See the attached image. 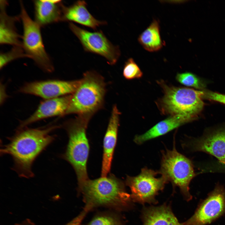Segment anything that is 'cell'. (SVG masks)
<instances>
[{
  "instance_id": "1",
  "label": "cell",
  "mask_w": 225,
  "mask_h": 225,
  "mask_svg": "<svg viewBox=\"0 0 225 225\" xmlns=\"http://www.w3.org/2000/svg\"><path fill=\"white\" fill-rule=\"evenodd\" d=\"M59 127L57 125L43 128L18 129L9 138L8 142L2 145L0 155H10L12 158V170L20 177L29 178L34 174L33 163L38 156L55 140V135L50 134Z\"/></svg>"
},
{
  "instance_id": "2",
  "label": "cell",
  "mask_w": 225,
  "mask_h": 225,
  "mask_svg": "<svg viewBox=\"0 0 225 225\" xmlns=\"http://www.w3.org/2000/svg\"><path fill=\"white\" fill-rule=\"evenodd\" d=\"M78 186L85 206L91 210L99 206L123 209L128 208L132 200L123 182L112 174L88 179Z\"/></svg>"
},
{
  "instance_id": "3",
  "label": "cell",
  "mask_w": 225,
  "mask_h": 225,
  "mask_svg": "<svg viewBox=\"0 0 225 225\" xmlns=\"http://www.w3.org/2000/svg\"><path fill=\"white\" fill-rule=\"evenodd\" d=\"M91 117L78 116L64 123L68 141L61 157L70 163L77 175L78 185L88 179L87 169L89 145L86 130Z\"/></svg>"
},
{
  "instance_id": "4",
  "label": "cell",
  "mask_w": 225,
  "mask_h": 225,
  "mask_svg": "<svg viewBox=\"0 0 225 225\" xmlns=\"http://www.w3.org/2000/svg\"><path fill=\"white\" fill-rule=\"evenodd\" d=\"M102 77L92 71L84 73L77 88L72 94L65 115L71 114L91 117L102 107L106 92Z\"/></svg>"
},
{
  "instance_id": "5",
  "label": "cell",
  "mask_w": 225,
  "mask_h": 225,
  "mask_svg": "<svg viewBox=\"0 0 225 225\" xmlns=\"http://www.w3.org/2000/svg\"><path fill=\"white\" fill-rule=\"evenodd\" d=\"M160 83L164 93L158 102L162 113L182 116L191 122L198 119L204 105L203 90L170 86L162 82Z\"/></svg>"
},
{
  "instance_id": "6",
  "label": "cell",
  "mask_w": 225,
  "mask_h": 225,
  "mask_svg": "<svg viewBox=\"0 0 225 225\" xmlns=\"http://www.w3.org/2000/svg\"><path fill=\"white\" fill-rule=\"evenodd\" d=\"M159 172L171 182L173 188H179L186 200L191 199L189 185L195 175L193 165L189 159L177 151L174 145L172 150L163 153Z\"/></svg>"
},
{
  "instance_id": "7",
  "label": "cell",
  "mask_w": 225,
  "mask_h": 225,
  "mask_svg": "<svg viewBox=\"0 0 225 225\" xmlns=\"http://www.w3.org/2000/svg\"><path fill=\"white\" fill-rule=\"evenodd\" d=\"M19 15L23 28L22 47L28 58L44 71L52 72L54 67L51 60L46 52L43 44L41 27L29 17L23 3L20 2Z\"/></svg>"
},
{
  "instance_id": "8",
  "label": "cell",
  "mask_w": 225,
  "mask_h": 225,
  "mask_svg": "<svg viewBox=\"0 0 225 225\" xmlns=\"http://www.w3.org/2000/svg\"><path fill=\"white\" fill-rule=\"evenodd\" d=\"M159 171L146 168H142L140 173L137 176H127L126 183L130 188L131 197L133 202L143 204L157 203L156 196L168 182L163 175L156 177Z\"/></svg>"
},
{
  "instance_id": "9",
  "label": "cell",
  "mask_w": 225,
  "mask_h": 225,
  "mask_svg": "<svg viewBox=\"0 0 225 225\" xmlns=\"http://www.w3.org/2000/svg\"><path fill=\"white\" fill-rule=\"evenodd\" d=\"M69 26L85 51L101 56L110 65L116 63L120 55L119 48L113 45L101 31L90 32L71 22Z\"/></svg>"
},
{
  "instance_id": "10",
  "label": "cell",
  "mask_w": 225,
  "mask_h": 225,
  "mask_svg": "<svg viewBox=\"0 0 225 225\" xmlns=\"http://www.w3.org/2000/svg\"><path fill=\"white\" fill-rule=\"evenodd\" d=\"M225 213V189L217 185L201 203L194 213L185 222L186 225H206Z\"/></svg>"
},
{
  "instance_id": "11",
  "label": "cell",
  "mask_w": 225,
  "mask_h": 225,
  "mask_svg": "<svg viewBox=\"0 0 225 225\" xmlns=\"http://www.w3.org/2000/svg\"><path fill=\"white\" fill-rule=\"evenodd\" d=\"M80 80H49L25 83L18 92L32 95L45 100L72 95L78 87Z\"/></svg>"
},
{
  "instance_id": "12",
  "label": "cell",
  "mask_w": 225,
  "mask_h": 225,
  "mask_svg": "<svg viewBox=\"0 0 225 225\" xmlns=\"http://www.w3.org/2000/svg\"><path fill=\"white\" fill-rule=\"evenodd\" d=\"M72 95L45 100L29 117L21 121L18 129L42 119L56 116L65 115L68 108Z\"/></svg>"
},
{
  "instance_id": "13",
  "label": "cell",
  "mask_w": 225,
  "mask_h": 225,
  "mask_svg": "<svg viewBox=\"0 0 225 225\" xmlns=\"http://www.w3.org/2000/svg\"><path fill=\"white\" fill-rule=\"evenodd\" d=\"M120 112L117 107L113 106L103 142V154L101 176H107L110 172L116 145Z\"/></svg>"
},
{
  "instance_id": "14",
  "label": "cell",
  "mask_w": 225,
  "mask_h": 225,
  "mask_svg": "<svg viewBox=\"0 0 225 225\" xmlns=\"http://www.w3.org/2000/svg\"><path fill=\"white\" fill-rule=\"evenodd\" d=\"M192 143L193 150L210 154L225 165V126L194 140Z\"/></svg>"
},
{
  "instance_id": "15",
  "label": "cell",
  "mask_w": 225,
  "mask_h": 225,
  "mask_svg": "<svg viewBox=\"0 0 225 225\" xmlns=\"http://www.w3.org/2000/svg\"><path fill=\"white\" fill-rule=\"evenodd\" d=\"M34 21L41 27L62 21L63 7L61 0L33 1Z\"/></svg>"
},
{
  "instance_id": "16",
  "label": "cell",
  "mask_w": 225,
  "mask_h": 225,
  "mask_svg": "<svg viewBox=\"0 0 225 225\" xmlns=\"http://www.w3.org/2000/svg\"><path fill=\"white\" fill-rule=\"evenodd\" d=\"M87 4L84 1H78L72 5L63 8L62 21L73 22L94 30L107 24L105 21L96 19L88 11Z\"/></svg>"
},
{
  "instance_id": "17",
  "label": "cell",
  "mask_w": 225,
  "mask_h": 225,
  "mask_svg": "<svg viewBox=\"0 0 225 225\" xmlns=\"http://www.w3.org/2000/svg\"><path fill=\"white\" fill-rule=\"evenodd\" d=\"M8 2L6 0L0 1V44L14 46H22L20 38L15 27L16 22L20 19V16H11L6 12Z\"/></svg>"
},
{
  "instance_id": "18",
  "label": "cell",
  "mask_w": 225,
  "mask_h": 225,
  "mask_svg": "<svg viewBox=\"0 0 225 225\" xmlns=\"http://www.w3.org/2000/svg\"><path fill=\"white\" fill-rule=\"evenodd\" d=\"M142 225H186L180 223L173 213L170 205L166 203L158 206L143 208Z\"/></svg>"
},
{
  "instance_id": "19",
  "label": "cell",
  "mask_w": 225,
  "mask_h": 225,
  "mask_svg": "<svg viewBox=\"0 0 225 225\" xmlns=\"http://www.w3.org/2000/svg\"><path fill=\"white\" fill-rule=\"evenodd\" d=\"M187 118L180 115L170 116L162 120L145 133L135 136L134 141L138 144L163 135L187 122H190Z\"/></svg>"
},
{
  "instance_id": "20",
  "label": "cell",
  "mask_w": 225,
  "mask_h": 225,
  "mask_svg": "<svg viewBox=\"0 0 225 225\" xmlns=\"http://www.w3.org/2000/svg\"><path fill=\"white\" fill-rule=\"evenodd\" d=\"M138 41L146 50L150 52L158 51L163 45L160 32L158 21L154 20L139 36Z\"/></svg>"
},
{
  "instance_id": "21",
  "label": "cell",
  "mask_w": 225,
  "mask_h": 225,
  "mask_svg": "<svg viewBox=\"0 0 225 225\" xmlns=\"http://www.w3.org/2000/svg\"><path fill=\"white\" fill-rule=\"evenodd\" d=\"M177 81L185 86L193 87L198 89H204L205 82L197 75L190 72L178 73L176 76Z\"/></svg>"
},
{
  "instance_id": "22",
  "label": "cell",
  "mask_w": 225,
  "mask_h": 225,
  "mask_svg": "<svg viewBox=\"0 0 225 225\" xmlns=\"http://www.w3.org/2000/svg\"><path fill=\"white\" fill-rule=\"evenodd\" d=\"M28 58L22 46H14L9 51L1 53L0 54V68H2L7 64L17 59Z\"/></svg>"
},
{
  "instance_id": "23",
  "label": "cell",
  "mask_w": 225,
  "mask_h": 225,
  "mask_svg": "<svg viewBox=\"0 0 225 225\" xmlns=\"http://www.w3.org/2000/svg\"><path fill=\"white\" fill-rule=\"evenodd\" d=\"M142 72L133 58H129L126 62L123 70V75L127 79L139 78L142 77Z\"/></svg>"
},
{
  "instance_id": "24",
  "label": "cell",
  "mask_w": 225,
  "mask_h": 225,
  "mask_svg": "<svg viewBox=\"0 0 225 225\" xmlns=\"http://www.w3.org/2000/svg\"><path fill=\"white\" fill-rule=\"evenodd\" d=\"M88 225H122V223L115 216L102 215L94 218Z\"/></svg>"
},
{
  "instance_id": "25",
  "label": "cell",
  "mask_w": 225,
  "mask_h": 225,
  "mask_svg": "<svg viewBox=\"0 0 225 225\" xmlns=\"http://www.w3.org/2000/svg\"><path fill=\"white\" fill-rule=\"evenodd\" d=\"M203 99L217 102L225 104V94L209 90H203Z\"/></svg>"
},
{
  "instance_id": "26",
  "label": "cell",
  "mask_w": 225,
  "mask_h": 225,
  "mask_svg": "<svg viewBox=\"0 0 225 225\" xmlns=\"http://www.w3.org/2000/svg\"><path fill=\"white\" fill-rule=\"evenodd\" d=\"M90 210L89 208L85 206L83 210L78 216L65 225H81L86 214Z\"/></svg>"
},
{
  "instance_id": "27",
  "label": "cell",
  "mask_w": 225,
  "mask_h": 225,
  "mask_svg": "<svg viewBox=\"0 0 225 225\" xmlns=\"http://www.w3.org/2000/svg\"><path fill=\"white\" fill-rule=\"evenodd\" d=\"M1 90L2 91V96L0 97V103L1 104L4 102L5 99L7 98L6 97H7V95L6 94L5 92V87L3 84L1 85Z\"/></svg>"
},
{
  "instance_id": "28",
  "label": "cell",
  "mask_w": 225,
  "mask_h": 225,
  "mask_svg": "<svg viewBox=\"0 0 225 225\" xmlns=\"http://www.w3.org/2000/svg\"><path fill=\"white\" fill-rule=\"evenodd\" d=\"M15 225H35V224L30 219H27L22 222L16 223Z\"/></svg>"
}]
</instances>
